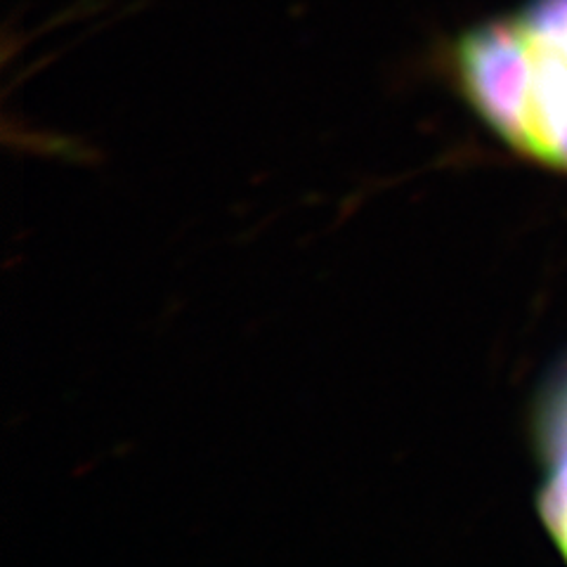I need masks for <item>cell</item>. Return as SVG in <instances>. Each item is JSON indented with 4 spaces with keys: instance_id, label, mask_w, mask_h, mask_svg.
I'll use <instances>...</instances> for the list:
<instances>
[{
    "instance_id": "1",
    "label": "cell",
    "mask_w": 567,
    "mask_h": 567,
    "mask_svg": "<svg viewBox=\"0 0 567 567\" xmlns=\"http://www.w3.org/2000/svg\"><path fill=\"white\" fill-rule=\"evenodd\" d=\"M452 64L461 93L473 110L513 145L532 74V43L520 17L483 22L461 33Z\"/></svg>"
},
{
    "instance_id": "2",
    "label": "cell",
    "mask_w": 567,
    "mask_h": 567,
    "mask_svg": "<svg viewBox=\"0 0 567 567\" xmlns=\"http://www.w3.org/2000/svg\"><path fill=\"white\" fill-rule=\"evenodd\" d=\"M527 33L532 43V74L520 128L511 147L567 171V60L556 45L529 29Z\"/></svg>"
},
{
    "instance_id": "3",
    "label": "cell",
    "mask_w": 567,
    "mask_h": 567,
    "mask_svg": "<svg viewBox=\"0 0 567 567\" xmlns=\"http://www.w3.org/2000/svg\"><path fill=\"white\" fill-rule=\"evenodd\" d=\"M539 506L548 532L567 558V404L551 431V461Z\"/></svg>"
},
{
    "instance_id": "4",
    "label": "cell",
    "mask_w": 567,
    "mask_h": 567,
    "mask_svg": "<svg viewBox=\"0 0 567 567\" xmlns=\"http://www.w3.org/2000/svg\"><path fill=\"white\" fill-rule=\"evenodd\" d=\"M520 20L532 33L556 45L567 60V0H532Z\"/></svg>"
}]
</instances>
